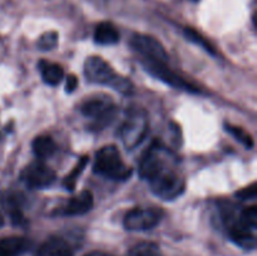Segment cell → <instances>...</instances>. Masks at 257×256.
Listing matches in <instances>:
<instances>
[{
  "mask_svg": "<svg viewBox=\"0 0 257 256\" xmlns=\"http://www.w3.org/2000/svg\"><path fill=\"white\" fill-rule=\"evenodd\" d=\"M94 172L110 180H127L132 170L123 162L115 146H104L95 153Z\"/></svg>",
  "mask_w": 257,
  "mask_h": 256,
  "instance_id": "7a4b0ae2",
  "label": "cell"
},
{
  "mask_svg": "<svg viewBox=\"0 0 257 256\" xmlns=\"http://www.w3.org/2000/svg\"><path fill=\"white\" fill-rule=\"evenodd\" d=\"M3 225H4V217H3V215L0 213V227H3Z\"/></svg>",
  "mask_w": 257,
  "mask_h": 256,
  "instance_id": "d4e9b609",
  "label": "cell"
},
{
  "mask_svg": "<svg viewBox=\"0 0 257 256\" xmlns=\"http://www.w3.org/2000/svg\"><path fill=\"white\" fill-rule=\"evenodd\" d=\"M151 190L162 200H173L185 192V178L176 171L175 166L162 171L148 180Z\"/></svg>",
  "mask_w": 257,
  "mask_h": 256,
  "instance_id": "277c9868",
  "label": "cell"
},
{
  "mask_svg": "<svg viewBox=\"0 0 257 256\" xmlns=\"http://www.w3.org/2000/svg\"><path fill=\"white\" fill-rule=\"evenodd\" d=\"M34 256H72V251L65 240L50 237L38 247Z\"/></svg>",
  "mask_w": 257,
  "mask_h": 256,
  "instance_id": "7c38bea8",
  "label": "cell"
},
{
  "mask_svg": "<svg viewBox=\"0 0 257 256\" xmlns=\"http://www.w3.org/2000/svg\"><path fill=\"white\" fill-rule=\"evenodd\" d=\"M235 196L240 200H255L256 196H257V187H256V183H251L250 186L247 187L242 188V190L237 191L235 193Z\"/></svg>",
  "mask_w": 257,
  "mask_h": 256,
  "instance_id": "7402d4cb",
  "label": "cell"
},
{
  "mask_svg": "<svg viewBox=\"0 0 257 256\" xmlns=\"http://www.w3.org/2000/svg\"><path fill=\"white\" fill-rule=\"evenodd\" d=\"M55 172L42 162H33L23 168L20 180L30 188H47L55 181Z\"/></svg>",
  "mask_w": 257,
  "mask_h": 256,
  "instance_id": "ba28073f",
  "label": "cell"
},
{
  "mask_svg": "<svg viewBox=\"0 0 257 256\" xmlns=\"http://www.w3.org/2000/svg\"><path fill=\"white\" fill-rule=\"evenodd\" d=\"M162 217L163 211L158 207H135L125 213L123 225L130 231H146L157 226Z\"/></svg>",
  "mask_w": 257,
  "mask_h": 256,
  "instance_id": "52a82bcc",
  "label": "cell"
},
{
  "mask_svg": "<svg viewBox=\"0 0 257 256\" xmlns=\"http://www.w3.org/2000/svg\"><path fill=\"white\" fill-rule=\"evenodd\" d=\"M148 123L145 112L140 109L131 110L127 119L120 127V138L124 146L130 150L140 145L146 137Z\"/></svg>",
  "mask_w": 257,
  "mask_h": 256,
  "instance_id": "5b68a950",
  "label": "cell"
},
{
  "mask_svg": "<svg viewBox=\"0 0 257 256\" xmlns=\"http://www.w3.org/2000/svg\"><path fill=\"white\" fill-rule=\"evenodd\" d=\"M142 64L143 67H145V69L147 70L151 75H153V77L157 78V79L162 80L166 84L176 88V89H182L190 93H197V94L201 93V90L198 89L196 85L191 84L187 80L183 79L181 75H178L177 73L173 72L165 62H156V60L143 59Z\"/></svg>",
  "mask_w": 257,
  "mask_h": 256,
  "instance_id": "8992f818",
  "label": "cell"
},
{
  "mask_svg": "<svg viewBox=\"0 0 257 256\" xmlns=\"http://www.w3.org/2000/svg\"><path fill=\"white\" fill-rule=\"evenodd\" d=\"M83 115L94 122L95 127H103L114 118L117 107L108 99H90L80 108Z\"/></svg>",
  "mask_w": 257,
  "mask_h": 256,
  "instance_id": "30bf717a",
  "label": "cell"
},
{
  "mask_svg": "<svg viewBox=\"0 0 257 256\" xmlns=\"http://www.w3.org/2000/svg\"><path fill=\"white\" fill-rule=\"evenodd\" d=\"M93 195L90 191L84 190L77 196L70 198L67 205L62 208L60 213L65 216H79L89 212L93 207Z\"/></svg>",
  "mask_w": 257,
  "mask_h": 256,
  "instance_id": "8fae6325",
  "label": "cell"
},
{
  "mask_svg": "<svg viewBox=\"0 0 257 256\" xmlns=\"http://www.w3.org/2000/svg\"><path fill=\"white\" fill-rule=\"evenodd\" d=\"M132 48L143 59L167 63L168 54L165 47L156 38L147 34H135L131 40Z\"/></svg>",
  "mask_w": 257,
  "mask_h": 256,
  "instance_id": "9c48e42d",
  "label": "cell"
},
{
  "mask_svg": "<svg viewBox=\"0 0 257 256\" xmlns=\"http://www.w3.org/2000/svg\"><path fill=\"white\" fill-rule=\"evenodd\" d=\"M57 151V145L50 136H38L33 141V152L39 158H48Z\"/></svg>",
  "mask_w": 257,
  "mask_h": 256,
  "instance_id": "2e32d148",
  "label": "cell"
},
{
  "mask_svg": "<svg viewBox=\"0 0 257 256\" xmlns=\"http://www.w3.org/2000/svg\"><path fill=\"white\" fill-rule=\"evenodd\" d=\"M58 44V33L55 32H47L44 34L40 35V38L38 39V49L43 50V52H48V50H52L57 47Z\"/></svg>",
  "mask_w": 257,
  "mask_h": 256,
  "instance_id": "44dd1931",
  "label": "cell"
},
{
  "mask_svg": "<svg viewBox=\"0 0 257 256\" xmlns=\"http://www.w3.org/2000/svg\"><path fill=\"white\" fill-rule=\"evenodd\" d=\"M225 128H226V131H227V132L230 133V135L232 136L233 138H235V140H237L238 142L242 143L245 147H247V148H252L253 147L252 137H251L250 133L246 132L243 128L238 127V125L230 124V123H226Z\"/></svg>",
  "mask_w": 257,
  "mask_h": 256,
  "instance_id": "ffe728a7",
  "label": "cell"
},
{
  "mask_svg": "<svg viewBox=\"0 0 257 256\" xmlns=\"http://www.w3.org/2000/svg\"><path fill=\"white\" fill-rule=\"evenodd\" d=\"M88 256H109V255H107V253H103V252H92V253H89Z\"/></svg>",
  "mask_w": 257,
  "mask_h": 256,
  "instance_id": "cb8c5ba5",
  "label": "cell"
},
{
  "mask_svg": "<svg viewBox=\"0 0 257 256\" xmlns=\"http://www.w3.org/2000/svg\"><path fill=\"white\" fill-rule=\"evenodd\" d=\"M88 161H89V157L88 156H83L80 157V160L78 161L77 165L73 167V170L68 173L67 176L63 180V187L68 191H73L75 188V185H77V181L79 178V176L82 175V172L84 171L85 166H87Z\"/></svg>",
  "mask_w": 257,
  "mask_h": 256,
  "instance_id": "e0dca14e",
  "label": "cell"
},
{
  "mask_svg": "<svg viewBox=\"0 0 257 256\" xmlns=\"http://www.w3.org/2000/svg\"><path fill=\"white\" fill-rule=\"evenodd\" d=\"M29 247V241L24 237H7L0 240V256H18Z\"/></svg>",
  "mask_w": 257,
  "mask_h": 256,
  "instance_id": "9a60e30c",
  "label": "cell"
},
{
  "mask_svg": "<svg viewBox=\"0 0 257 256\" xmlns=\"http://www.w3.org/2000/svg\"><path fill=\"white\" fill-rule=\"evenodd\" d=\"M183 34H185L186 39L190 40L191 43H193V44L201 47L202 49H205L206 52L210 53V54L216 55L215 47H213V45L211 44V43L208 42V40L206 39L205 37H202V35H201L200 33L197 32V30H195V29H192V28L187 27V28H185V29H183Z\"/></svg>",
  "mask_w": 257,
  "mask_h": 256,
  "instance_id": "ac0fdd59",
  "label": "cell"
},
{
  "mask_svg": "<svg viewBox=\"0 0 257 256\" xmlns=\"http://www.w3.org/2000/svg\"><path fill=\"white\" fill-rule=\"evenodd\" d=\"M94 40L100 45H113L119 40V33L112 23L103 22L95 28Z\"/></svg>",
  "mask_w": 257,
  "mask_h": 256,
  "instance_id": "4fadbf2b",
  "label": "cell"
},
{
  "mask_svg": "<svg viewBox=\"0 0 257 256\" xmlns=\"http://www.w3.org/2000/svg\"><path fill=\"white\" fill-rule=\"evenodd\" d=\"M39 70L43 80L49 85H58L64 78V70L57 63H50L48 60H40Z\"/></svg>",
  "mask_w": 257,
  "mask_h": 256,
  "instance_id": "5bb4252c",
  "label": "cell"
},
{
  "mask_svg": "<svg viewBox=\"0 0 257 256\" xmlns=\"http://www.w3.org/2000/svg\"><path fill=\"white\" fill-rule=\"evenodd\" d=\"M84 74L89 82L107 85L120 94L131 95L135 93V85L128 78L115 72L100 57H89L84 63Z\"/></svg>",
  "mask_w": 257,
  "mask_h": 256,
  "instance_id": "6da1fadb",
  "label": "cell"
},
{
  "mask_svg": "<svg viewBox=\"0 0 257 256\" xmlns=\"http://www.w3.org/2000/svg\"><path fill=\"white\" fill-rule=\"evenodd\" d=\"M176 165V158L170 150L161 142L155 141L143 153L140 162V176L145 180H150L167 168Z\"/></svg>",
  "mask_w": 257,
  "mask_h": 256,
  "instance_id": "3957f363",
  "label": "cell"
},
{
  "mask_svg": "<svg viewBox=\"0 0 257 256\" xmlns=\"http://www.w3.org/2000/svg\"><path fill=\"white\" fill-rule=\"evenodd\" d=\"M193 2H197V0H193Z\"/></svg>",
  "mask_w": 257,
  "mask_h": 256,
  "instance_id": "484cf974",
  "label": "cell"
},
{
  "mask_svg": "<svg viewBox=\"0 0 257 256\" xmlns=\"http://www.w3.org/2000/svg\"><path fill=\"white\" fill-rule=\"evenodd\" d=\"M128 256H162V252L156 243L141 242L131 248Z\"/></svg>",
  "mask_w": 257,
  "mask_h": 256,
  "instance_id": "d6986e66",
  "label": "cell"
},
{
  "mask_svg": "<svg viewBox=\"0 0 257 256\" xmlns=\"http://www.w3.org/2000/svg\"><path fill=\"white\" fill-rule=\"evenodd\" d=\"M78 85V79L75 75L69 74L67 77V82H65V92L67 93H72L73 90L77 88Z\"/></svg>",
  "mask_w": 257,
  "mask_h": 256,
  "instance_id": "603a6c76",
  "label": "cell"
}]
</instances>
